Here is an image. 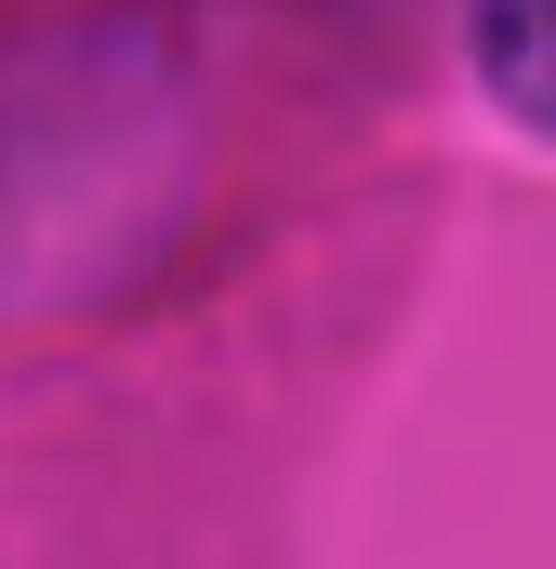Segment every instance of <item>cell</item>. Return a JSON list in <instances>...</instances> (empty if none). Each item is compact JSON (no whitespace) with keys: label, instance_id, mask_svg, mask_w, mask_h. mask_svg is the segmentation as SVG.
I'll list each match as a JSON object with an SVG mask.
<instances>
[{"label":"cell","instance_id":"obj_1","mask_svg":"<svg viewBox=\"0 0 556 569\" xmlns=\"http://www.w3.org/2000/svg\"><path fill=\"white\" fill-rule=\"evenodd\" d=\"M477 80L556 146V0H477Z\"/></svg>","mask_w":556,"mask_h":569}]
</instances>
